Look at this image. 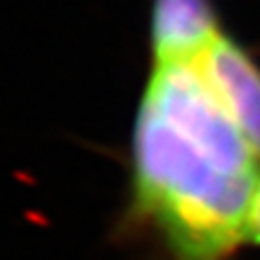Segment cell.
Listing matches in <instances>:
<instances>
[{"instance_id": "2", "label": "cell", "mask_w": 260, "mask_h": 260, "mask_svg": "<svg viewBox=\"0 0 260 260\" xmlns=\"http://www.w3.org/2000/svg\"><path fill=\"white\" fill-rule=\"evenodd\" d=\"M202 76L225 115L260 160V61L232 32L223 30L198 59Z\"/></svg>"}, {"instance_id": "4", "label": "cell", "mask_w": 260, "mask_h": 260, "mask_svg": "<svg viewBox=\"0 0 260 260\" xmlns=\"http://www.w3.org/2000/svg\"><path fill=\"white\" fill-rule=\"evenodd\" d=\"M247 245L260 247V182L256 186V195L251 202L249 219H247Z\"/></svg>"}, {"instance_id": "1", "label": "cell", "mask_w": 260, "mask_h": 260, "mask_svg": "<svg viewBox=\"0 0 260 260\" xmlns=\"http://www.w3.org/2000/svg\"><path fill=\"white\" fill-rule=\"evenodd\" d=\"M260 160L225 115L198 61L150 65L130 135L119 232L160 260H234L247 245Z\"/></svg>"}, {"instance_id": "3", "label": "cell", "mask_w": 260, "mask_h": 260, "mask_svg": "<svg viewBox=\"0 0 260 260\" xmlns=\"http://www.w3.org/2000/svg\"><path fill=\"white\" fill-rule=\"evenodd\" d=\"M223 30L213 0H152V63L198 59Z\"/></svg>"}]
</instances>
